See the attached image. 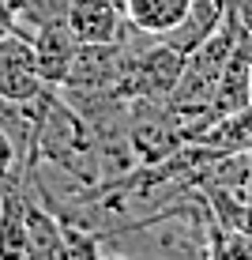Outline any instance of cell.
Returning <instances> with one entry per match:
<instances>
[{"label": "cell", "instance_id": "cell-1", "mask_svg": "<svg viewBox=\"0 0 252 260\" xmlns=\"http://www.w3.org/2000/svg\"><path fill=\"white\" fill-rule=\"evenodd\" d=\"M46 87L49 83L38 72L34 42L26 34H0V98H8V102H34Z\"/></svg>", "mask_w": 252, "mask_h": 260}, {"label": "cell", "instance_id": "cell-2", "mask_svg": "<svg viewBox=\"0 0 252 260\" xmlns=\"http://www.w3.org/2000/svg\"><path fill=\"white\" fill-rule=\"evenodd\" d=\"M64 26L79 46H110V42L124 38L128 19L117 0H68Z\"/></svg>", "mask_w": 252, "mask_h": 260}, {"label": "cell", "instance_id": "cell-3", "mask_svg": "<svg viewBox=\"0 0 252 260\" xmlns=\"http://www.w3.org/2000/svg\"><path fill=\"white\" fill-rule=\"evenodd\" d=\"M26 38L34 42V57H38V72L49 87H57L68 79V68L79 53V42L71 38V30L64 26V19H49V23H38Z\"/></svg>", "mask_w": 252, "mask_h": 260}, {"label": "cell", "instance_id": "cell-4", "mask_svg": "<svg viewBox=\"0 0 252 260\" xmlns=\"http://www.w3.org/2000/svg\"><path fill=\"white\" fill-rule=\"evenodd\" d=\"M23 219H26V245H30V260H64V234H60V215L49 204H38L34 185L23 177Z\"/></svg>", "mask_w": 252, "mask_h": 260}, {"label": "cell", "instance_id": "cell-5", "mask_svg": "<svg viewBox=\"0 0 252 260\" xmlns=\"http://www.w3.org/2000/svg\"><path fill=\"white\" fill-rule=\"evenodd\" d=\"M226 12H230L226 0H192L188 15L173 26V30L162 34V42H166V46H173V49L188 60V57H192V53L200 49L203 42H207V38H211V34L222 26Z\"/></svg>", "mask_w": 252, "mask_h": 260}, {"label": "cell", "instance_id": "cell-6", "mask_svg": "<svg viewBox=\"0 0 252 260\" xmlns=\"http://www.w3.org/2000/svg\"><path fill=\"white\" fill-rule=\"evenodd\" d=\"M23 200H26L23 177H4V189H0V260H30Z\"/></svg>", "mask_w": 252, "mask_h": 260}, {"label": "cell", "instance_id": "cell-7", "mask_svg": "<svg viewBox=\"0 0 252 260\" xmlns=\"http://www.w3.org/2000/svg\"><path fill=\"white\" fill-rule=\"evenodd\" d=\"M121 8H124V19L136 30L151 34V38H162L166 30H173L188 15L192 0H124Z\"/></svg>", "mask_w": 252, "mask_h": 260}, {"label": "cell", "instance_id": "cell-8", "mask_svg": "<svg viewBox=\"0 0 252 260\" xmlns=\"http://www.w3.org/2000/svg\"><path fill=\"white\" fill-rule=\"evenodd\" d=\"M0 177H26L19 166V155H15V143L4 128H0Z\"/></svg>", "mask_w": 252, "mask_h": 260}, {"label": "cell", "instance_id": "cell-9", "mask_svg": "<svg viewBox=\"0 0 252 260\" xmlns=\"http://www.w3.org/2000/svg\"><path fill=\"white\" fill-rule=\"evenodd\" d=\"M0 34H19V0H0Z\"/></svg>", "mask_w": 252, "mask_h": 260}, {"label": "cell", "instance_id": "cell-10", "mask_svg": "<svg viewBox=\"0 0 252 260\" xmlns=\"http://www.w3.org/2000/svg\"><path fill=\"white\" fill-rule=\"evenodd\" d=\"M237 19H241V23H245V26H248V30H252V0H248V4H245V12H241V15H237Z\"/></svg>", "mask_w": 252, "mask_h": 260}, {"label": "cell", "instance_id": "cell-11", "mask_svg": "<svg viewBox=\"0 0 252 260\" xmlns=\"http://www.w3.org/2000/svg\"><path fill=\"white\" fill-rule=\"evenodd\" d=\"M248 94H252V72H248Z\"/></svg>", "mask_w": 252, "mask_h": 260}, {"label": "cell", "instance_id": "cell-12", "mask_svg": "<svg viewBox=\"0 0 252 260\" xmlns=\"http://www.w3.org/2000/svg\"><path fill=\"white\" fill-rule=\"evenodd\" d=\"M0 189H4V177H0Z\"/></svg>", "mask_w": 252, "mask_h": 260}]
</instances>
